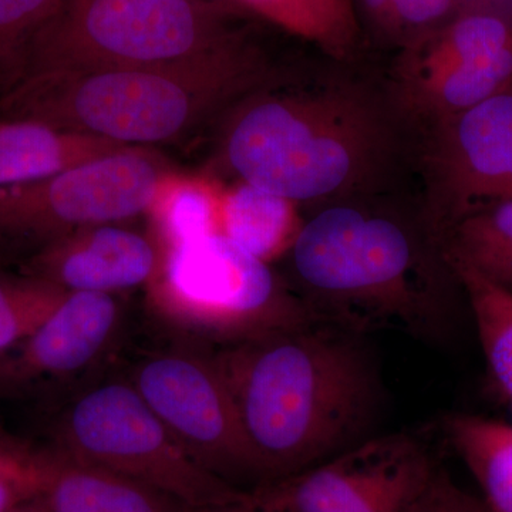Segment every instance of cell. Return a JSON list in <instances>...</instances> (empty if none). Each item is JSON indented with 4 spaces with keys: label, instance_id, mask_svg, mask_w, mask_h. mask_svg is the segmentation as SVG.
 Returning <instances> with one entry per match:
<instances>
[{
    "label": "cell",
    "instance_id": "cell-1",
    "mask_svg": "<svg viewBox=\"0 0 512 512\" xmlns=\"http://www.w3.org/2000/svg\"><path fill=\"white\" fill-rule=\"evenodd\" d=\"M214 356L264 484L373 436L384 387L365 336L313 322Z\"/></svg>",
    "mask_w": 512,
    "mask_h": 512
},
{
    "label": "cell",
    "instance_id": "cell-2",
    "mask_svg": "<svg viewBox=\"0 0 512 512\" xmlns=\"http://www.w3.org/2000/svg\"><path fill=\"white\" fill-rule=\"evenodd\" d=\"M299 298L318 322L356 335L397 330L444 342L453 306L436 269L399 222L332 207L299 229L291 249Z\"/></svg>",
    "mask_w": 512,
    "mask_h": 512
},
{
    "label": "cell",
    "instance_id": "cell-3",
    "mask_svg": "<svg viewBox=\"0 0 512 512\" xmlns=\"http://www.w3.org/2000/svg\"><path fill=\"white\" fill-rule=\"evenodd\" d=\"M242 43L201 62L173 67L43 70L3 99L10 120H30L120 146L157 144L190 130L238 90L252 67Z\"/></svg>",
    "mask_w": 512,
    "mask_h": 512
},
{
    "label": "cell",
    "instance_id": "cell-4",
    "mask_svg": "<svg viewBox=\"0 0 512 512\" xmlns=\"http://www.w3.org/2000/svg\"><path fill=\"white\" fill-rule=\"evenodd\" d=\"M369 111L335 93L261 101L239 117L227 154L244 183L286 200L311 201L345 190L376 153Z\"/></svg>",
    "mask_w": 512,
    "mask_h": 512
},
{
    "label": "cell",
    "instance_id": "cell-5",
    "mask_svg": "<svg viewBox=\"0 0 512 512\" xmlns=\"http://www.w3.org/2000/svg\"><path fill=\"white\" fill-rule=\"evenodd\" d=\"M241 43L227 10L201 0H64L23 79L43 70L183 66Z\"/></svg>",
    "mask_w": 512,
    "mask_h": 512
},
{
    "label": "cell",
    "instance_id": "cell-6",
    "mask_svg": "<svg viewBox=\"0 0 512 512\" xmlns=\"http://www.w3.org/2000/svg\"><path fill=\"white\" fill-rule=\"evenodd\" d=\"M150 284L163 319L221 346L318 322L268 262L224 234L168 248Z\"/></svg>",
    "mask_w": 512,
    "mask_h": 512
},
{
    "label": "cell",
    "instance_id": "cell-7",
    "mask_svg": "<svg viewBox=\"0 0 512 512\" xmlns=\"http://www.w3.org/2000/svg\"><path fill=\"white\" fill-rule=\"evenodd\" d=\"M59 440L63 453L187 507L245 503L251 495L200 466L128 380L101 383L77 396L60 419Z\"/></svg>",
    "mask_w": 512,
    "mask_h": 512
},
{
    "label": "cell",
    "instance_id": "cell-8",
    "mask_svg": "<svg viewBox=\"0 0 512 512\" xmlns=\"http://www.w3.org/2000/svg\"><path fill=\"white\" fill-rule=\"evenodd\" d=\"M441 468L421 431L373 434L251 491L265 512H423Z\"/></svg>",
    "mask_w": 512,
    "mask_h": 512
},
{
    "label": "cell",
    "instance_id": "cell-9",
    "mask_svg": "<svg viewBox=\"0 0 512 512\" xmlns=\"http://www.w3.org/2000/svg\"><path fill=\"white\" fill-rule=\"evenodd\" d=\"M128 382L205 470L245 491L264 484L214 353L158 350L134 366Z\"/></svg>",
    "mask_w": 512,
    "mask_h": 512
},
{
    "label": "cell",
    "instance_id": "cell-10",
    "mask_svg": "<svg viewBox=\"0 0 512 512\" xmlns=\"http://www.w3.org/2000/svg\"><path fill=\"white\" fill-rule=\"evenodd\" d=\"M163 170L123 148L37 183L0 190V238L45 241L136 217L156 201Z\"/></svg>",
    "mask_w": 512,
    "mask_h": 512
},
{
    "label": "cell",
    "instance_id": "cell-11",
    "mask_svg": "<svg viewBox=\"0 0 512 512\" xmlns=\"http://www.w3.org/2000/svg\"><path fill=\"white\" fill-rule=\"evenodd\" d=\"M402 77L417 107L456 116L511 82V26L491 13L454 16L404 49Z\"/></svg>",
    "mask_w": 512,
    "mask_h": 512
},
{
    "label": "cell",
    "instance_id": "cell-12",
    "mask_svg": "<svg viewBox=\"0 0 512 512\" xmlns=\"http://www.w3.org/2000/svg\"><path fill=\"white\" fill-rule=\"evenodd\" d=\"M439 174L447 192L444 228L477 201L512 200V93L453 116L441 143Z\"/></svg>",
    "mask_w": 512,
    "mask_h": 512
},
{
    "label": "cell",
    "instance_id": "cell-13",
    "mask_svg": "<svg viewBox=\"0 0 512 512\" xmlns=\"http://www.w3.org/2000/svg\"><path fill=\"white\" fill-rule=\"evenodd\" d=\"M160 266L156 248L128 229L100 225L43 247L33 276L66 292L110 293L153 281Z\"/></svg>",
    "mask_w": 512,
    "mask_h": 512
},
{
    "label": "cell",
    "instance_id": "cell-14",
    "mask_svg": "<svg viewBox=\"0 0 512 512\" xmlns=\"http://www.w3.org/2000/svg\"><path fill=\"white\" fill-rule=\"evenodd\" d=\"M120 320L119 303L110 293L67 292L56 311L22 343L13 367L25 376L80 372L109 348Z\"/></svg>",
    "mask_w": 512,
    "mask_h": 512
},
{
    "label": "cell",
    "instance_id": "cell-15",
    "mask_svg": "<svg viewBox=\"0 0 512 512\" xmlns=\"http://www.w3.org/2000/svg\"><path fill=\"white\" fill-rule=\"evenodd\" d=\"M40 500L50 512H185L154 488L77 460L63 451L42 454Z\"/></svg>",
    "mask_w": 512,
    "mask_h": 512
},
{
    "label": "cell",
    "instance_id": "cell-16",
    "mask_svg": "<svg viewBox=\"0 0 512 512\" xmlns=\"http://www.w3.org/2000/svg\"><path fill=\"white\" fill-rule=\"evenodd\" d=\"M123 148L36 121L10 120L0 126V190L46 180Z\"/></svg>",
    "mask_w": 512,
    "mask_h": 512
},
{
    "label": "cell",
    "instance_id": "cell-17",
    "mask_svg": "<svg viewBox=\"0 0 512 512\" xmlns=\"http://www.w3.org/2000/svg\"><path fill=\"white\" fill-rule=\"evenodd\" d=\"M333 59L355 55L363 26L355 0H235Z\"/></svg>",
    "mask_w": 512,
    "mask_h": 512
},
{
    "label": "cell",
    "instance_id": "cell-18",
    "mask_svg": "<svg viewBox=\"0 0 512 512\" xmlns=\"http://www.w3.org/2000/svg\"><path fill=\"white\" fill-rule=\"evenodd\" d=\"M451 446L480 484L490 512H512V426L474 414L444 421Z\"/></svg>",
    "mask_w": 512,
    "mask_h": 512
},
{
    "label": "cell",
    "instance_id": "cell-19",
    "mask_svg": "<svg viewBox=\"0 0 512 512\" xmlns=\"http://www.w3.org/2000/svg\"><path fill=\"white\" fill-rule=\"evenodd\" d=\"M301 227L292 201L251 184L221 204V234L264 262L291 249Z\"/></svg>",
    "mask_w": 512,
    "mask_h": 512
},
{
    "label": "cell",
    "instance_id": "cell-20",
    "mask_svg": "<svg viewBox=\"0 0 512 512\" xmlns=\"http://www.w3.org/2000/svg\"><path fill=\"white\" fill-rule=\"evenodd\" d=\"M444 261L466 295L491 379L512 406V292L453 256Z\"/></svg>",
    "mask_w": 512,
    "mask_h": 512
},
{
    "label": "cell",
    "instance_id": "cell-21",
    "mask_svg": "<svg viewBox=\"0 0 512 512\" xmlns=\"http://www.w3.org/2000/svg\"><path fill=\"white\" fill-rule=\"evenodd\" d=\"M446 231L444 254L512 292V200L471 208Z\"/></svg>",
    "mask_w": 512,
    "mask_h": 512
},
{
    "label": "cell",
    "instance_id": "cell-22",
    "mask_svg": "<svg viewBox=\"0 0 512 512\" xmlns=\"http://www.w3.org/2000/svg\"><path fill=\"white\" fill-rule=\"evenodd\" d=\"M63 5L64 0H0V83L8 92L22 80L37 37Z\"/></svg>",
    "mask_w": 512,
    "mask_h": 512
},
{
    "label": "cell",
    "instance_id": "cell-23",
    "mask_svg": "<svg viewBox=\"0 0 512 512\" xmlns=\"http://www.w3.org/2000/svg\"><path fill=\"white\" fill-rule=\"evenodd\" d=\"M360 22L404 49L454 18L456 0H355Z\"/></svg>",
    "mask_w": 512,
    "mask_h": 512
},
{
    "label": "cell",
    "instance_id": "cell-24",
    "mask_svg": "<svg viewBox=\"0 0 512 512\" xmlns=\"http://www.w3.org/2000/svg\"><path fill=\"white\" fill-rule=\"evenodd\" d=\"M67 292L42 279L0 278V350L23 343L63 301Z\"/></svg>",
    "mask_w": 512,
    "mask_h": 512
},
{
    "label": "cell",
    "instance_id": "cell-25",
    "mask_svg": "<svg viewBox=\"0 0 512 512\" xmlns=\"http://www.w3.org/2000/svg\"><path fill=\"white\" fill-rule=\"evenodd\" d=\"M167 248L194 239L221 234V204L201 185L175 187L164 198L158 211Z\"/></svg>",
    "mask_w": 512,
    "mask_h": 512
},
{
    "label": "cell",
    "instance_id": "cell-26",
    "mask_svg": "<svg viewBox=\"0 0 512 512\" xmlns=\"http://www.w3.org/2000/svg\"><path fill=\"white\" fill-rule=\"evenodd\" d=\"M42 483V454L0 444V512H10L39 498Z\"/></svg>",
    "mask_w": 512,
    "mask_h": 512
},
{
    "label": "cell",
    "instance_id": "cell-27",
    "mask_svg": "<svg viewBox=\"0 0 512 512\" xmlns=\"http://www.w3.org/2000/svg\"><path fill=\"white\" fill-rule=\"evenodd\" d=\"M423 512H490L440 470Z\"/></svg>",
    "mask_w": 512,
    "mask_h": 512
},
{
    "label": "cell",
    "instance_id": "cell-28",
    "mask_svg": "<svg viewBox=\"0 0 512 512\" xmlns=\"http://www.w3.org/2000/svg\"><path fill=\"white\" fill-rule=\"evenodd\" d=\"M185 512H265V511H262L261 508L255 507V505L251 503V495H249V500L245 501V503L218 505V507H202V508L188 507L187 511H185Z\"/></svg>",
    "mask_w": 512,
    "mask_h": 512
},
{
    "label": "cell",
    "instance_id": "cell-29",
    "mask_svg": "<svg viewBox=\"0 0 512 512\" xmlns=\"http://www.w3.org/2000/svg\"><path fill=\"white\" fill-rule=\"evenodd\" d=\"M10 512H50L49 508L46 507V504L43 503L40 498H35V500L28 501V503L19 505L15 510Z\"/></svg>",
    "mask_w": 512,
    "mask_h": 512
},
{
    "label": "cell",
    "instance_id": "cell-30",
    "mask_svg": "<svg viewBox=\"0 0 512 512\" xmlns=\"http://www.w3.org/2000/svg\"><path fill=\"white\" fill-rule=\"evenodd\" d=\"M456 2H458V0H456Z\"/></svg>",
    "mask_w": 512,
    "mask_h": 512
}]
</instances>
